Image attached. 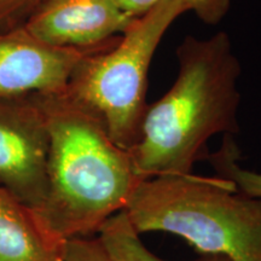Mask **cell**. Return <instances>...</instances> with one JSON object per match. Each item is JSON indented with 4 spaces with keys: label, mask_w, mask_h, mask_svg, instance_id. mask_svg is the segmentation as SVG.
Listing matches in <instances>:
<instances>
[{
    "label": "cell",
    "mask_w": 261,
    "mask_h": 261,
    "mask_svg": "<svg viewBox=\"0 0 261 261\" xmlns=\"http://www.w3.org/2000/svg\"><path fill=\"white\" fill-rule=\"evenodd\" d=\"M175 83L148 107L139 140L129 149L142 180L191 173L205 159L215 135L238 133L241 64L227 33L207 39L184 38L177 50Z\"/></svg>",
    "instance_id": "6da1fadb"
},
{
    "label": "cell",
    "mask_w": 261,
    "mask_h": 261,
    "mask_svg": "<svg viewBox=\"0 0 261 261\" xmlns=\"http://www.w3.org/2000/svg\"><path fill=\"white\" fill-rule=\"evenodd\" d=\"M37 97L48 132L47 194L37 214L62 241L94 236L143 180L96 115L65 93Z\"/></svg>",
    "instance_id": "7a4b0ae2"
},
{
    "label": "cell",
    "mask_w": 261,
    "mask_h": 261,
    "mask_svg": "<svg viewBox=\"0 0 261 261\" xmlns=\"http://www.w3.org/2000/svg\"><path fill=\"white\" fill-rule=\"evenodd\" d=\"M123 212L139 234H177L202 255L261 261V198L242 194L217 175L145 179Z\"/></svg>",
    "instance_id": "3957f363"
},
{
    "label": "cell",
    "mask_w": 261,
    "mask_h": 261,
    "mask_svg": "<svg viewBox=\"0 0 261 261\" xmlns=\"http://www.w3.org/2000/svg\"><path fill=\"white\" fill-rule=\"evenodd\" d=\"M190 11L184 0H165L129 22L117 40L76 65L65 94L102 121L120 148L137 144L148 110V74L163 35Z\"/></svg>",
    "instance_id": "277c9868"
},
{
    "label": "cell",
    "mask_w": 261,
    "mask_h": 261,
    "mask_svg": "<svg viewBox=\"0 0 261 261\" xmlns=\"http://www.w3.org/2000/svg\"><path fill=\"white\" fill-rule=\"evenodd\" d=\"M48 132L37 94L0 99V187L38 212L47 194Z\"/></svg>",
    "instance_id": "5b68a950"
},
{
    "label": "cell",
    "mask_w": 261,
    "mask_h": 261,
    "mask_svg": "<svg viewBox=\"0 0 261 261\" xmlns=\"http://www.w3.org/2000/svg\"><path fill=\"white\" fill-rule=\"evenodd\" d=\"M117 38L102 46L76 48L45 44L23 27L0 32V99L65 93L76 65Z\"/></svg>",
    "instance_id": "8992f818"
},
{
    "label": "cell",
    "mask_w": 261,
    "mask_h": 261,
    "mask_svg": "<svg viewBox=\"0 0 261 261\" xmlns=\"http://www.w3.org/2000/svg\"><path fill=\"white\" fill-rule=\"evenodd\" d=\"M133 18L117 0H46L22 27L52 46L90 48L119 37Z\"/></svg>",
    "instance_id": "52a82bcc"
},
{
    "label": "cell",
    "mask_w": 261,
    "mask_h": 261,
    "mask_svg": "<svg viewBox=\"0 0 261 261\" xmlns=\"http://www.w3.org/2000/svg\"><path fill=\"white\" fill-rule=\"evenodd\" d=\"M64 243L37 212L0 187V261H64Z\"/></svg>",
    "instance_id": "ba28073f"
},
{
    "label": "cell",
    "mask_w": 261,
    "mask_h": 261,
    "mask_svg": "<svg viewBox=\"0 0 261 261\" xmlns=\"http://www.w3.org/2000/svg\"><path fill=\"white\" fill-rule=\"evenodd\" d=\"M97 237L113 261H166L144 246L123 211L108 219L97 232ZM195 261L231 260L223 255H202Z\"/></svg>",
    "instance_id": "9c48e42d"
},
{
    "label": "cell",
    "mask_w": 261,
    "mask_h": 261,
    "mask_svg": "<svg viewBox=\"0 0 261 261\" xmlns=\"http://www.w3.org/2000/svg\"><path fill=\"white\" fill-rule=\"evenodd\" d=\"M205 159L210 161L217 177L230 181L242 194L261 198V172L249 171L240 165L242 155L233 136L225 135L219 150L208 152Z\"/></svg>",
    "instance_id": "30bf717a"
},
{
    "label": "cell",
    "mask_w": 261,
    "mask_h": 261,
    "mask_svg": "<svg viewBox=\"0 0 261 261\" xmlns=\"http://www.w3.org/2000/svg\"><path fill=\"white\" fill-rule=\"evenodd\" d=\"M119 4L130 17H138L145 14L165 0H117ZM197 17L208 24L219 23L230 9L231 0H184Z\"/></svg>",
    "instance_id": "8fae6325"
},
{
    "label": "cell",
    "mask_w": 261,
    "mask_h": 261,
    "mask_svg": "<svg viewBox=\"0 0 261 261\" xmlns=\"http://www.w3.org/2000/svg\"><path fill=\"white\" fill-rule=\"evenodd\" d=\"M46 0H0V32L19 28Z\"/></svg>",
    "instance_id": "7c38bea8"
},
{
    "label": "cell",
    "mask_w": 261,
    "mask_h": 261,
    "mask_svg": "<svg viewBox=\"0 0 261 261\" xmlns=\"http://www.w3.org/2000/svg\"><path fill=\"white\" fill-rule=\"evenodd\" d=\"M64 261H113L97 234L65 241Z\"/></svg>",
    "instance_id": "4fadbf2b"
}]
</instances>
